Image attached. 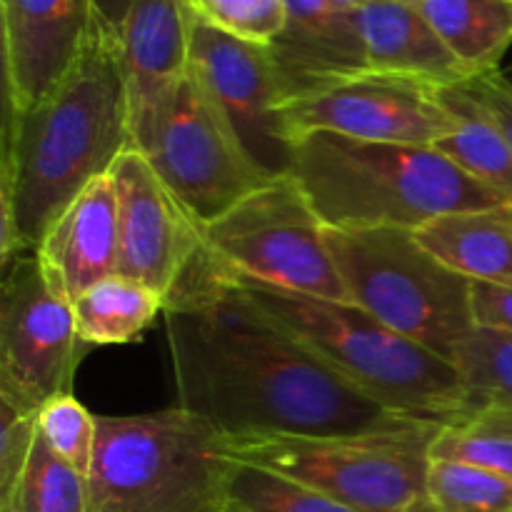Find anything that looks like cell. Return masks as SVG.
Returning <instances> with one entry per match:
<instances>
[{
  "instance_id": "cell-18",
  "label": "cell",
  "mask_w": 512,
  "mask_h": 512,
  "mask_svg": "<svg viewBox=\"0 0 512 512\" xmlns=\"http://www.w3.org/2000/svg\"><path fill=\"white\" fill-rule=\"evenodd\" d=\"M350 20L373 73L420 80L433 88L470 80L463 63L408 0L363 5L350 10Z\"/></svg>"
},
{
  "instance_id": "cell-8",
  "label": "cell",
  "mask_w": 512,
  "mask_h": 512,
  "mask_svg": "<svg viewBox=\"0 0 512 512\" xmlns=\"http://www.w3.org/2000/svg\"><path fill=\"white\" fill-rule=\"evenodd\" d=\"M200 233L205 255L220 275L313 298L348 300L325 225L293 175L270 180Z\"/></svg>"
},
{
  "instance_id": "cell-3",
  "label": "cell",
  "mask_w": 512,
  "mask_h": 512,
  "mask_svg": "<svg viewBox=\"0 0 512 512\" xmlns=\"http://www.w3.org/2000/svg\"><path fill=\"white\" fill-rule=\"evenodd\" d=\"M293 178L325 228H425L465 210L510 205L433 145L370 143L333 133L295 140Z\"/></svg>"
},
{
  "instance_id": "cell-10",
  "label": "cell",
  "mask_w": 512,
  "mask_h": 512,
  "mask_svg": "<svg viewBox=\"0 0 512 512\" xmlns=\"http://www.w3.org/2000/svg\"><path fill=\"white\" fill-rule=\"evenodd\" d=\"M85 348L73 303L55 288L38 255H18L3 270L0 398L38 413L50 400L73 393Z\"/></svg>"
},
{
  "instance_id": "cell-27",
  "label": "cell",
  "mask_w": 512,
  "mask_h": 512,
  "mask_svg": "<svg viewBox=\"0 0 512 512\" xmlns=\"http://www.w3.org/2000/svg\"><path fill=\"white\" fill-rule=\"evenodd\" d=\"M428 495L438 512H512V478L448 460H433Z\"/></svg>"
},
{
  "instance_id": "cell-12",
  "label": "cell",
  "mask_w": 512,
  "mask_h": 512,
  "mask_svg": "<svg viewBox=\"0 0 512 512\" xmlns=\"http://www.w3.org/2000/svg\"><path fill=\"white\" fill-rule=\"evenodd\" d=\"M283 120L290 138L333 133L370 143L438 145L455 133V118L438 88L385 73H360L288 100Z\"/></svg>"
},
{
  "instance_id": "cell-19",
  "label": "cell",
  "mask_w": 512,
  "mask_h": 512,
  "mask_svg": "<svg viewBox=\"0 0 512 512\" xmlns=\"http://www.w3.org/2000/svg\"><path fill=\"white\" fill-rule=\"evenodd\" d=\"M415 235L463 278L512 288V205L443 215Z\"/></svg>"
},
{
  "instance_id": "cell-7",
  "label": "cell",
  "mask_w": 512,
  "mask_h": 512,
  "mask_svg": "<svg viewBox=\"0 0 512 512\" xmlns=\"http://www.w3.org/2000/svg\"><path fill=\"white\" fill-rule=\"evenodd\" d=\"M440 428L405 420L365 433L225 440L238 463L285 475L358 512H410L428 498L430 448Z\"/></svg>"
},
{
  "instance_id": "cell-32",
  "label": "cell",
  "mask_w": 512,
  "mask_h": 512,
  "mask_svg": "<svg viewBox=\"0 0 512 512\" xmlns=\"http://www.w3.org/2000/svg\"><path fill=\"white\" fill-rule=\"evenodd\" d=\"M473 315L475 325L512 335V288L473 283Z\"/></svg>"
},
{
  "instance_id": "cell-33",
  "label": "cell",
  "mask_w": 512,
  "mask_h": 512,
  "mask_svg": "<svg viewBox=\"0 0 512 512\" xmlns=\"http://www.w3.org/2000/svg\"><path fill=\"white\" fill-rule=\"evenodd\" d=\"M333 3L338 5L340 10H345V13H350V10H358V8H363V5L378 3V0H333Z\"/></svg>"
},
{
  "instance_id": "cell-23",
  "label": "cell",
  "mask_w": 512,
  "mask_h": 512,
  "mask_svg": "<svg viewBox=\"0 0 512 512\" xmlns=\"http://www.w3.org/2000/svg\"><path fill=\"white\" fill-rule=\"evenodd\" d=\"M0 510L13 512H90L88 475L80 473L35 435L28 465L15 493Z\"/></svg>"
},
{
  "instance_id": "cell-35",
  "label": "cell",
  "mask_w": 512,
  "mask_h": 512,
  "mask_svg": "<svg viewBox=\"0 0 512 512\" xmlns=\"http://www.w3.org/2000/svg\"><path fill=\"white\" fill-rule=\"evenodd\" d=\"M0 512H13V510H0Z\"/></svg>"
},
{
  "instance_id": "cell-2",
  "label": "cell",
  "mask_w": 512,
  "mask_h": 512,
  "mask_svg": "<svg viewBox=\"0 0 512 512\" xmlns=\"http://www.w3.org/2000/svg\"><path fill=\"white\" fill-rule=\"evenodd\" d=\"M133 148L118 30L98 0L80 55L28 110L5 108L0 258L35 253L60 213Z\"/></svg>"
},
{
  "instance_id": "cell-22",
  "label": "cell",
  "mask_w": 512,
  "mask_h": 512,
  "mask_svg": "<svg viewBox=\"0 0 512 512\" xmlns=\"http://www.w3.org/2000/svg\"><path fill=\"white\" fill-rule=\"evenodd\" d=\"M75 328L88 348L93 345H128L143 338L145 330L165 315V300L145 285L110 275L73 300Z\"/></svg>"
},
{
  "instance_id": "cell-4",
  "label": "cell",
  "mask_w": 512,
  "mask_h": 512,
  "mask_svg": "<svg viewBox=\"0 0 512 512\" xmlns=\"http://www.w3.org/2000/svg\"><path fill=\"white\" fill-rule=\"evenodd\" d=\"M223 278L308 345L330 370L393 415L458 425L473 413L455 363L395 333L358 305Z\"/></svg>"
},
{
  "instance_id": "cell-1",
  "label": "cell",
  "mask_w": 512,
  "mask_h": 512,
  "mask_svg": "<svg viewBox=\"0 0 512 512\" xmlns=\"http://www.w3.org/2000/svg\"><path fill=\"white\" fill-rule=\"evenodd\" d=\"M178 408L228 440L395 428L393 415L240 295L213 263L165 308Z\"/></svg>"
},
{
  "instance_id": "cell-21",
  "label": "cell",
  "mask_w": 512,
  "mask_h": 512,
  "mask_svg": "<svg viewBox=\"0 0 512 512\" xmlns=\"http://www.w3.org/2000/svg\"><path fill=\"white\" fill-rule=\"evenodd\" d=\"M470 78L500 68L512 45V0H408Z\"/></svg>"
},
{
  "instance_id": "cell-31",
  "label": "cell",
  "mask_w": 512,
  "mask_h": 512,
  "mask_svg": "<svg viewBox=\"0 0 512 512\" xmlns=\"http://www.w3.org/2000/svg\"><path fill=\"white\" fill-rule=\"evenodd\" d=\"M470 90L488 105L490 113L495 115V120L500 123V128L505 130L512 148V78L503 70H490V73L475 75L468 80Z\"/></svg>"
},
{
  "instance_id": "cell-25",
  "label": "cell",
  "mask_w": 512,
  "mask_h": 512,
  "mask_svg": "<svg viewBox=\"0 0 512 512\" xmlns=\"http://www.w3.org/2000/svg\"><path fill=\"white\" fill-rule=\"evenodd\" d=\"M455 368L468 390L470 410L512 413V335L475 325L455 355Z\"/></svg>"
},
{
  "instance_id": "cell-20",
  "label": "cell",
  "mask_w": 512,
  "mask_h": 512,
  "mask_svg": "<svg viewBox=\"0 0 512 512\" xmlns=\"http://www.w3.org/2000/svg\"><path fill=\"white\" fill-rule=\"evenodd\" d=\"M438 95L455 118V133L435 148L512 205V148L495 115L470 90L468 80L438 88Z\"/></svg>"
},
{
  "instance_id": "cell-26",
  "label": "cell",
  "mask_w": 512,
  "mask_h": 512,
  "mask_svg": "<svg viewBox=\"0 0 512 512\" xmlns=\"http://www.w3.org/2000/svg\"><path fill=\"white\" fill-rule=\"evenodd\" d=\"M228 505L238 512H358L308 485L248 463L235 465Z\"/></svg>"
},
{
  "instance_id": "cell-5",
  "label": "cell",
  "mask_w": 512,
  "mask_h": 512,
  "mask_svg": "<svg viewBox=\"0 0 512 512\" xmlns=\"http://www.w3.org/2000/svg\"><path fill=\"white\" fill-rule=\"evenodd\" d=\"M235 465L228 440L178 405L98 415L90 512H223Z\"/></svg>"
},
{
  "instance_id": "cell-28",
  "label": "cell",
  "mask_w": 512,
  "mask_h": 512,
  "mask_svg": "<svg viewBox=\"0 0 512 512\" xmlns=\"http://www.w3.org/2000/svg\"><path fill=\"white\" fill-rule=\"evenodd\" d=\"M38 433L55 455L88 475L98 438V415L90 413L73 393L60 395L38 410Z\"/></svg>"
},
{
  "instance_id": "cell-24",
  "label": "cell",
  "mask_w": 512,
  "mask_h": 512,
  "mask_svg": "<svg viewBox=\"0 0 512 512\" xmlns=\"http://www.w3.org/2000/svg\"><path fill=\"white\" fill-rule=\"evenodd\" d=\"M430 458L473 465L512 478V413L480 408L463 423L443 425L433 440Z\"/></svg>"
},
{
  "instance_id": "cell-16",
  "label": "cell",
  "mask_w": 512,
  "mask_h": 512,
  "mask_svg": "<svg viewBox=\"0 0 512 512\" xmlns=\"http://www.w3.org/2000/svg\"><path fill=\"white\" fill-rule=\"evenodd\" d=\"M285 23L268 45L283 105L328 85L368 73L350 13L333 0H283Z\"/></svg>"
},
{
  "instance_id": "cell-9",
  "label": "cell",
  "mask_w": 512,
  "mask_h": 512,
  "mask_svg": "<svg viewBox=\"0 0 512 512\" xmlns=\"http://www.w3.org/2000/svg\"><path fill=\"white\" fill-rule=\"evenodd\" d=\"M133 148L145 155L200 228L270 183L190 70L165 103L133 130Z\"/></svg>"
},
{
  "instance_id": "cell-17",
  "label": "cell",
  "mask_w": 512,
  "mask_h": 512,
  "mask_svg": "<svg viewBox=\"0 0 512 512\" xmlns=\"http://www.w3.org/2000/svg\"><path fill=\"white\" fill-rule=\"evenodd\" d=\"M118 195L110 175L90 183L40 240L38 255L55 288L73 303L118 273Z\"/></svg>"
},
{
  "instance_id": "cell-11",
  "label": "cell",
  "mask_w": 512,
  "mask_h": 512,
  "mask_svg": "<svg viewBox=\"0 0 512 512\" xmlns=\"http://www.w3.org/2000/svg\"><path fill=\"white\" fill-rule=\"evenodd\" d=\"M190 73L208 90L255 168L270 180L293 175L295 140L283 120V95L270 48L193 13Z\"/></svg>"
},
{
  "instance_id": "cell-13",
  "label": "cell",
  "mask_w": 512,
  "mask_h": 512,
  "mask_svg": "<svg viewBox=\"0 0 512 512\" xmlns=\"http://www.w3.org/2000/svg\"><path fill=\"white\" fill-rule=\"evenodd\" d=\"M110 178L118 195V275L158 293L168 308L205 255L200 225L140 150H125Z\"/></svg>"
},
{
  "instance_id": "cell-14",
  "label": "cell",
  "mask_w": 512,
  "mask_h": 512,
  "mask_svg": "<svg viewBox=\"0 0 512 512\" xmlns=\"http://www.w3.org/2000/svg\"><path fill=\"white\" fill-rule=\"evenodd\" d=\"M98 0H0L5 108L28 110L60 83L85 43Z\"/></svg>"
},
{
  "instance_id": "cell-30",
  "label": "cell",
  "mask_w": 512,
  "mask_h": 512,
  "mask_svg": "<svg viewBox=\"0 0 512 512\" xmlns=\"http://www.w3.org/2000/svg\"><path fill=\"white\" fill-rule=\"evenodd\" d=\"M38 435V413L0 398V505L15 493Z\"/></svg>"
},
{
  "instance_id": "cell-15",
  "label": "cell",
  "mask_w": 512,
  "mask_h": 512,
  "mask_svg": "<svg viewBox=\"0 0 512 512\" xmlns=\"http://www.w3.org/2000/svg\"><path fill=\"white\" fill-rule=\"evenodd\" d=\"M110 18L118 30L130 130H135L188 73L193 10L185 0H123Z\"/></svg>"
},
{
  "instance_id": "cell-34",
  "label": "cell",
  "mask_w": 512,
  "mask_h": 512,
  "mask_svg": "<svg viewBox=\"0 0 512 512\" xmlns=\"http://www.w3.org/2000/svg\"><path fill=\"white\" fill-rule=\"evenodd\" d=\"M223 512H238V510H233V508H230V505H228V510H223Z\"/></svg>"
},
{
  "instance_id": "cell-29",
  "label": "cell",
  "mask_w": 512,
  "mask_h": 512,
  "mask_svg": "<svg viewBox=\"0 0 512 512\" xmlns=\"http://www.w3.org/2000/svg\"><path fill=\"white\" fill-rule=\"evenodd\" d=\"M195 15L208 23L270 45L285 23L283 0H185Z\"/></svg>"
},
{
  "instance_id": "cell-6",
  "label": "cell",
  "mask_w": 512,
  "mask_h": 512,
  "mask_svg": "<svg viewBox=\"0 0 512 512\" xmlns=\"http://www.w3.org/2000/svg\"><path fill=\"white\" fill-rule=\"evenodd\" d=\"M325 240L350 303L455 363L475 328L473 280L440 263L415 230L325 228Z\"/></svg>"
}]
</instances>
